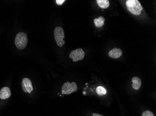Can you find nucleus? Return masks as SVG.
<instances>
[{
	"label": "nucleus",
	"instance_id": "obj_7",
	"mask_svg": "<svg viewBox=\"0 0 156 116\" xmlns=\"http://www.w3.org/2000/svg\"><path fill=\"white\" fill-rule=\"evenodd\" d=\"M11 96L10 89L8 87H4L0 90V99H7Z\"/></svg>",
	"mask_w": 156,
	"mask_h": 116
},
{
	"label": "nucleus",
	"instance_id": "obj_1",
	"mask_svg": "<svg viewBox=\"0 0 156 116\" xmlns=\"http://www.w3.org/2000/svg\"><path fill=\"white\" fill-rule=\"evenodd\" d=\"M126 5L128 10L134 15H139L143 10L141 3L138 0H127Z\"/></svg>",
	"mask_w": 156,
	"mask_h": 116
},
{
	"label": "nucleus",
	"instance_id": "obj_12",
	"mask_svg": "<svg viewBox=\"0 0 156 116\" xmlns=\"http://www.w3.org/2000/svg\"><path fill=\"white\" fill-rule=\"evenodd\" d=\"M96 92L100 96H102L106 94L107 90L103 87L100 86L96 88Z\"/></svg>",
	"mask_w": 156,
	"mask_h": 116
},
{
	"label": "nucleus",
	"instance_id": "obj_15",
	"mask_svg": "<svg viewBox=\"0 0 156 116\" xmlns=\"http://www.w3.org/2000/svg\"><path fill=\"white\" fill-rule=\"evenodd\" d=\"M93 116H103L101 114H98V113H94L93 114Z\"/></svg>",
	"mask_w": 156,
	"mask_h": 116
},
{
	"label": "nucleus",
	"instance_id": "obj_9",
	"mask_svg": "<svg viewBox=\"0 0 156 116\" xmlns=\"http://www.w3.org/2000/svg\"><path fill=\"white\" fill-rule=\"evenodd\" d=\"M132 86L133 89L137 90H139L142 84L141 80L138 77H135L132 78Z\"/></svg>",
	"mask_w": 156,
	"mask_h": 116
},
{
	"label": "nucleus",
	"instance_id": "obj_5",
	"mask_svg": "<svg viewBox=\"0 0 156 116\" xmlns=\"http://www.w3.org/2000/svg\"><path fill=\"white\" fill-rule=\"evenodd\" d=\"M84 56L85 53L82 49H78L72 51L69 55L70 58L72 59L74 62L82 60L84 59Z\"/></svg>",
	"mask_w": 156,
	"mask_h": 116
},
{
	"label": "nucleus",
	"instance_id": "obj_13",
	"mask_svg": "<svg viewBox=\"0 0 156 116\" xmlns=\"http://www.w3.org/2000/svg\"><path fill=\"white\" fill-rule=\"evenodd\" d=\"M142 116H155L151 111H144L142 114Z\"/></svg>",
	"mask_w": 156,
	"mask_h": 116
},
{
	"label": "nucleus",
	"instance_id": "obj_10",
	"mask_svg": "<svg viewBox=\"0 0 156 116\" xmlns=\"http://www.w3.org/2000/svg\"><path fill=\"white\" fill-rule=\"evenodd\" d=\"M96 2L98 6L101 8H103V9L107 8H108L109 7L110 5L109 1L108 0H97Z\"/></svg>",
	"mask_w": 156,
	"mask_h": 116
},
{
	"label": "nucleus",
	"instance_id": "obj_11",
	"mask_svg": "<svg viewBox=\"0 0 156 116\" xmlns=\"http://www.w3.org/2000/svg\"><path fill=\"white\" fill-rule=\"evenodd\" d=\"M105 19L102 16H100L98 18L94 20L95 26L97 27H101L104 25Z\"/></svg>",
	"mask_w": 156,
	"mask_h": 116
},
{
	"label": "nucleus",
	"instance_id": "obj_14",
	"mask_svg": "<svg viewBox=\"0 0 156 116\" xmlns=\"http://www.w3.org/2000/svg\"><path fill=\"white\" fill-rule=\"evenodd\" d=\"M65 2V0H56V2L57 4L58 5H59V6H60V5H62L64 2Z\"/></svg>",
	"mask_w": 156,
	"mask_h": 116
},
{
	"label": "nucleus",
	"instance_id": "obj_2",
	"mask_svg": "<svg viewBox=\"0 0 156 116\" xmlns=\"http://www.w3.org/2000/svg\"><path fill=\"white\" fill-rule=\"evenodd\" d=\"M28 41V39L26 34L23 32H20L15 36V43L19 50H23L26 46Z\"/></svg>",
	"mask_w": 156,
	"mask_h": 116
},
{
	"label": "nucleus",
	"instance_id": "obj_4",
	"mask_svg": "<svg viewBox=\"0 0 156 116\" xmlns=\"http://www.w3.org/2000/svg\"><path fill=\"white\" fill-rule=\"evenodd\" d=\"M77 89V85L75 82H72L71 83L70 82H67L63 85L62 93L63 94H70L73 92H76Z\"/></svg>",
	"mask_w": 156,
	"mask_h": 116
},
{
	"label": "nucleus",
	"instance_id": "obj_6",
	"mask_svg": "<svg viewBox=\"0 0 156 116\" xmlns=\"http://www.w3.org/2000/svg\"><path fill=\"white\" fill-rule=\"evenodd\" d=\"M22 86L23 91L25 92L31 93L32 91L33 90L32 81L28 78H24L22 80Z\"/></svg>",
	"mask_w": 156,
	"mask_h": 116
},
{
	"label": "nucleus",
	"instance_id": "obj_8",
	"mask_svg": "<svg viewBox=\"0 0 156 116\" xmlns=\"http://www.w3.org/2000/svg\"><path fill=\"white\" fill-rule=\"evenodd\" d=\"M122 55V51L121 49L114 48L110 50L108 53V55L110 57L113 59H118Z\"/></svg>",
	"mask_w": 156,
	"mask_h": 116
},
{
	"label": "nucleus",
	"instance_id": "obj_3",
	"mask_svg": "<svg viewBox=\"0 0 156 116\" xmlns=\"http://www.w3.org/2000/svg\"><path fill=\"white\" fill-rule=\"evenodd\" d=\"M54 38L58 46L61 47L65 44L64 31L62 27H57L54 30Z\"/></svg>",
	"mask_w": 156,
	"mask_h": 116
}]
</instances>
